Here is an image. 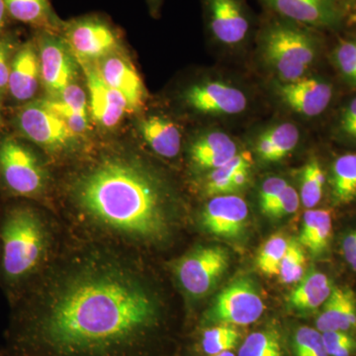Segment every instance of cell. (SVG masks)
<instances>
[{"instance_id":"6da1fadb","label":"cell","mask_w":356,"mask_h":356,"mask_svg":"<svg viewBox=\"0 0 356 356\" xmlns=\"http://www.w3.org/2000/svg\"><path fill=\"white\" fill-rule=\"evenodd\" d=\"M158 304L137 280L117 271L86 273L30 322V334L60 356H122L159 324Z\"/></svg>"},{"instance_id":"7a4b0ae2","label":"cell","mask_w":356,"mask_h":356,"mask_svg":"<svg viewBox=\"0 0 356 356\" xmlns=\"http://www.w3.org/2000/svg\"><path fill=\"white\" fill-rule=\"evenodd\" d=\"M76 193L84 209L111 228L143 238H158L165 231L163 192L139 166L103 163L79 180Z\"/></svg>"},{"instance_id":"3957f363","label":"cell","mask_w":356,"mask_h":356,"mask_svg":"<svg viewBox=\"0 0 356 356\" xmlns=\"http://www.w3.org/2000/svg\"><path fill=\"white\" fill-rule=\"evenodd\" d=\"M46 229L36 210L18 204L0 221V275L6 287L17 289L38 269L46 250Z\"/></svg>"},{"instance_id":"277c9868","label":"cell","mask_w":356,"mask_h":356,"mask_svg":"<svg viewBox=\"0 0 356 356\" xmlns=\"http://www.w3.org/2000/svg\"><path fill=\"white\" fill-rule=\"evenodd\" d=\"M304 27L271 15L259 31V46L266 65L283 83L304 77L315 60L317 38Z\"/></svg>"},{"instance_id":"5b68a950","label":"cell","mask_w":356,"mask_h":356,"mask_svg":"<svg viewBox=\"0 0 356 356\" xmlns=\"http://www.w3.org/2000/svg\"><path fill=\"white\" fill-rule=\"evenodd\" d=\"M0 180L14 195L36 197L44 191L46 173L29 147L6 138L0 142Z\"/></svg>"},{"instance_id":"8992f818","label":"cell","mask_w":356,"mask_h":356,"mask_svg":"<svg viewBox=\"0 0 356 356\" xmlns=\"http://www.w3.org/2000/svg\"><path fill=\"white\" fill-rule=\"evenodd\" d=\"M266 310L264 300L252 280H234L219 295L206 314L211 325L245 327L259 321Z\"/></svg>"},{"instance_id":"52a82bcc","label":"cell","mask_w":356,"mask_h":356,"mask_svg":"<svg viewBox=\"0 0 356 356\" xmlns=\"http://www.w3.org/2000/svg\"><path fill=\"white\" fill-rule=\"evenodd\" d=\"M65 41L77 63H95L120 51L118 33L96 16L79 18L63 26Z\"/></svg>"},{"instance_id":"ba28073f","label":"cell","mask_w":356,"mask_h":356,"mask_svg":"<svg viewBox=\"0 0 356 356\" xmlns=\"http://www.w3.org/2000/svg\"><path fill=\"white\" fill-rule=\"evenodd\" d=\"M229 264V254L225 248H196L178 262L177 278L191 296L203 297L214 289L228 270Z\"/></svg>"},{"instance_id":"9c48e42d","label":"cell","mask_w":356,"mask_h":356,"mask_svg":"<svg viewBox=\"0 0 356 356\" xmlns=\"http://www.w3.org/2000/svg\"><path fill=\"white\" fill-rule=\"evenodd\" d=\"M17 126L27 139L44 149H63L76 138L64 119L44 99L24 105L17 115Z\"/></svg>"},{"instance_id":"30bf717a","label":"cell","mask_w":356,"mask_h":356,"mask_svg":"<svg viewBox=\"0 0 356 356\" xmlns=\"http://www.w3.org/2000/svg\"><path fill=\"white\" fill-rule=\"evenodd\" d=\"M211 36L224 46H238L252 31V17L245 0H203Z\"/></svg>"},{"instance_id":"8fae6325","label":"cell","mask_w":356,"mask_h":356,"mask_svg":"<svg viewBox=\"0 0 356 356\" xmlns=\"http://www.w3.org/2000/svg\"><path fill=\"white\" fill-rule=\"evenodd\" d=\"M41 81L51 98L58 97L76 76L77 60L65 39L44 32L38 42Z\"/></svg>"},{"instance_id":"7c38bea8","label":"cell","mask_w":356,"mask_h":356,"mask_svg":"<svg viewBox=\"0 0 356 356\" xmlns=\"http://www.w3.org/2000/svg\"><path fill=\"white\" fill-rule=\"evenodd\" d=\"M270 15L308 28H334L343 10L336 0H259Z\"/></svg>"},{"instance_id":"4fadbf2b","label":"cell","mask_w":356,"mask_h":356,"mask_svg":"<svg viewBox=\"0 0 356 356\" xmlns=\"http://www.w3.org/2000/svg\"><path fill=\"white\" fill-rule=\"evenodd\" d=\"M86 74L91 115L100 126L113 128L126 112L131 111L127 100L105 83L95 63H79Z\"/></svg>"},{"instance_id":"5bb4252c","label":"cell","mask_w":356,"mask_h":356,"mask_svg":"<svg viewBox=\"0 0 356 356\" xmlns=\"http://www.w3.org/2000/svg\"><path fill=\"white\" fill-rule=\"evenodd\" d=\"M185 100L192 108L205 114H240L248 106L245 93L222 81L196 84L185 92Z\"/></svg>"},{"instance_id":"9a60e30c","label":"cell","mask_w":356,"mask_h":356,"mask_svg":"<svg viewBox=\"0 0 356 356\" xmlns=\"http://www.w3.org/2000/svg\"><path fill=\"white\" fill-rule=\"evenodd\" d=\"M248 219V204L236 195L215 196L204 208V227L213 235L236 238L245 231Z\"/></svg>"},{"instance_id":"2e32d148","label":"cell","mask_w":356,"mask_h":356,"mask_svg":"<svg viewBox=\"0 0 356 356\" xmlns=\"http://www.w3.org/2000/svg\"><path fill=\"white\" fill-rule=\"evenodd\" d=\"M118 53L95 62L96 67L105 83L127 100L131 111H136L145 102L144 83L133 65Z\"/></svg>"},{"instance_id":"e0dca14e","label":"cell","mask_w":356,"mask_h":356,"mask_svg":"<svg viewBox=\"0 0 356 356\" xmlns=\"http://www.w3.org/2000/svg\"><path fill=\"white\" fill-rule=\"evenodd\" d=\"M278 95L289 108L297 113L313 117L327 109L331 102V86L324 81L302 77L278 86Z\"/></svg>"},{"instance_id":"ac0fdd59","label":"cell","mask_w":356,"mask_h":356,"mask_svg":"<svg viewBox=\"0 0 356 356\" xmlns=\"http://www.w3.org/2000/svg\"><path fill=\"white\" fill-rule=\"evenodd\" d=\"M40 81L39 50L36 44L29 42L16 53L11 62L7 88L17 102H30L38 90Z\"/></svg>"},{"instance_id":"d6986e66","label":"cell","mask_w":356,"mask_h":356,"mask_svg":"<svg viewBox=\"0 0 356 356\" xmlns=\"http://www.w3.org/2000/svg\"><path fill=\"white\" fill-rule=\"evenodd\" d=\"M321 332H346L356 334V294L348 287L334 286L316 318Z\"/></svg>"},{"instance_id":"ffe728a7","label":"cell","mask_w":356,"mask_h":356,"mask_svg":"<svg viewBox=\"0 0 356 356\" xmlns=\"http://www.w3.org/2000/svg\"><path fill=\"white\" fill-rule=\"evenodd\" d=\"M238 147L229 136L211 132L201 136L191 147V159L196 165L206 170H216L236 156Z\"/></svg>"},{"instance_id":"44dd1931","label":"cell","mask_w":356,"mask_h":356,"mask_svg":"<svg viewBox=\"0 0 356 356\" xmlns=\"http://www.w3.org/2000/svg\"><path fill=\"white\" fill-rule=\"evenodd\" d=\"M334 285L327 274L313 270L304 276L289 295L293 310L309 314L322 308Z\"/></svg>"},{"instance_id":"7402d4cb","label":"cell","mask_w":356,"mask_h":356,"mask_svg":"<svg viewBox=\"0 0 356 356\" xmlns=\"http://www.w3.org/2000/svg\"><path fill=\"white\" fill-rule=\"evenodd\" d=\"M299 139V130L294 124H278L259 136L255 149L262 161L274 163L292 153Z\"/></svg>"},{"instance_id":"603a6c76","label":"cell","mask_w":356,"mask_h":356,"mask_svg":"<svg viewBox=\"0 0 356 356\" xmlns=\"http://www.w3.org/2000/svg\"><path fill=\"white\" fill-rule=\"evenodd\" d=\"M332 234V220L329 210L306 211L298 241L302 247L313 257H321L329 250Z\"/></svg>"},{"instance_id":"cb8c5ba5","label":"cell","mask_w":356,"mask_h":356,"mask_svg":"<svg viewBox=\"0 0 356 356\" xmlns=\"http://www.w3.org/2000/svg\"><path fill=\"white\" fill-rule=\"evenodd\" d=\"M140 130L154 153L168 159L175 158L179 153L181 135L173 122L163 117H149L140 124Z\"/></svg>"},{"instance_id":"d4e9b609","label":"cell","mask_w":356,"mask_h":356,"mask_svg":"<svg viewBox=\"0 0 356 356\" xmlns=\"http://www.w3.org/2000/svg\"><path fill=\"white\" fill-rule=\"evenodd\" d=\"M6 11L14 19L26 24L38 26L46 31L63 28L51 9L49 0H3Z\"/></svg>"},{"instance_id":"484cf974","label":"cell","mask_w":356,"mask_h":356,"mask_svg":"<svg viewBox=\"0 0 356 356\" xmlns=\"http://www.w3.org/2000/svg\"><path fill=\"white\" fill-rule=\"evenodd\" d=\"M330 184L337 205H348L356 200V154H343L334 161Z\"/></svg>"},{"instance_id":"4316f807","label":"cell","mask_w":356,"mask_h":356,"mask_svg":"<svg viewBox=\"0 0 356 356\" xmlns=\"http://www.w3.org/2000/svg\"><path fill=\"white\" fill-rule=\"evenodd\" d=\"M252 165V154L248 152L238 154L226 165L213 170L206 178V194L212 197L226 195L234 191L232 178L240 170L250 168Z\"/></svg>"},{"instance_id":"83f0119b","label":"cell","mask_w":356,"mask_h":356,"mask_svg":"<svg viewBox=\"0 0 356 356\" xmlns=\"http://www.w3.org/2000/svg\"><path fill=\"white\" fill-rule=\"evenodd\" d=\"M238 356H286V353L280 332L273 327H266L243 339Z\"/></svg>"},{"instance_id":"f1b7e54d","label":"cell","mask_w":356,"mask_h":356,"mask_svg":"<svg viewBox=\"0 0 356 356\" xmlns=\"http://www.w3.org/2000/svg\"><path fill=\"white\" fill-rule=\"evenodd\" d=\"M242 341L238 327L229 325H213L203 332L201 350L206 355H214L225 351H233Z\"/></svg>"},{"instance_id":"f546056e","label":"cell","mask_w":356,"mask_h":356,"mask_svg":"<svg viewBox=\"0 0 356 356\" xmlns=\"http://www.w3.org/2000/svg\"><path fill=\"white\" fill-rule=\"evenodd\" d=\"M288 238L280 234L271 236L259 248L257 266L264 275L273 277L280 274V264L286 254Z\"/></svg>"},{"instance_id":"4dcf8cb0","label":"cell","mask_w":356,"mask_h":356,"mask_svg":"<svg viewBox=\"0 0 356 356\" xmlns=\"http://www.w3.org/2000/svg\"><path fill=\"white\" fill-rule=\"evenodd\" d=\"M325 175L317 159H312L302 172L301 199L307 209L315 207L323 196Z\"/></svg>"},{"instance_id":"1f68e13d","label":"cell","mask_w":356,"mask_h":356,"mask_svg":"<svg viewBox=\"0 0 356 356\" xmlns=\"http://www.w3.org/2000/svg\"><path fill=\"white\" fill-rule=\"evenodd\" d=\"M305 248L296 240L288 241L286 254L281 261L278 277L281 283L291 284L299 282L305 276Z\"/></svg>"},{"instance_id":"d6a6232c","label":"cell","mask_w":356,"mask_h":356,"mask_svg":"<svg viewBox=\"0 0 356 356\" xmlns=\"http://www.w3.org/2000/svg\"><path fill=\"white\" fill-rule=\"evenodd\" d=\"M292 350L294 356H329L325 350L322 332L316 327H297L293 332Z\"/></svg>"},{"instance_id":"836d02e7","label":"cell","mask_w":356,"mask_h":356,"mask_svg":"<svg viewBox=\"0 0 356 356\" xmlns=\"http://www.w3.org/2000/svg\"><path fill=\"white\" fill-rule=\"evenodd\" d=\"M334 62L343 76L356 86V38L339 42L334 50Z\"/></svg>"},{"instance_id":"e575fe53","label":"cell","mask_w":356,"mask_h":356,"mask_svg":"<svg viewBox=\"0 0 356 356\" xmlns=\"http://www.w3.org/2000/svg\"><path fill=\"white\" fill-rule=\"evenodd\" d=\"M329 356H356V334L346 332H322Z\"/></svg>"},{"instance_id":"d590c367","label":"cell","mask_w":356,"mask_h":356,"mask_svg":"<svg viewBox=\"0 0 356 356\" xmlns=\"http://www.w3.org/2000/svg\"><path fill=\"white\" fill-rule=\"evenodd\" d=\"M44 102L54 112H56L58 116L64 119L70 131L74 135L83 134L88 130L89 127L88 115L79 113L76 110L70 108L67 105L60 102V100L56 99V98H44Z\"/></svg>"},{"instance_id":"8d00e7d4","label":"cell","mask_w":356,"mask_h":356,"mask_svg":"<svg viewBox=\"0 0 356 356\" xmlns=\"http://www.w3.org/2000/svg\"><path fill=\"white\" fill-rule=\"evenodd\" d=\"M300 197L294 187L288 185L281 193L275 203L269 208L267 216L271 218H282L296 212L299 208Z\"/></svg>"},{"instance_id":"74e56055","label":"cell","mask_w":356,"mask_h":356,"mask_svg":"<svg viewBox=\"0 0 356 356\" xmlns=\"http://www.w3.org/2000/svg\"><path fill=\"white\" fill-rule=\"evenodd\" d=\"M286 180L280 177H269L261 185L259 202L262 213L266 215L269 208L275 203L284 189L288 186Z\"/></svg>"},{"instance_id":"f35d334b","label":"cell","mask_w":356,"mask_h":356,"mask_svg":"<svg viewBox=\"0 0 356 356\" xmlns=\"http://www.w3.org/2000/svg\"><path fill=\"white\" fill-rule=\"evenodd\" d=\"M56 99L67 105L79 113L88 115V99L86 93L83 88L76 84L72 83L60 93Z\"/></svg>"},{"instance_id":"ab89813d","label":"cell","mask_w":356,"mask_h":356,"mask_svg":"<svg viewBox=\"0 0 356 356\" xmlns=\"http://www.w3.org/2000/svg\"><path fill=\"white\" fill-rule=\"evenodd\" d=\"M11 46L6 40H0V92L6 90L8 86L9 72H10Z\"/></svg>"},{"instance_id":"60d3db41","label":"cell","mask_w":356,"mask_h":356,"mask_svg":"<svg viewBox=\"0 0 356 356\" xmlns=\"http://www.w3.org/2000/svg\"><path fill=\"white\" fill-rule=\"evenodd\" d=\"M341 254L346 264L356 273V228L344 235L341 241Z\"/></svg>"},{"instance_id":"b9f144b4","label":"cell","mask_w":356,"mask_h":356,"mask_svg":"<svg viewBox=\"0 0 356 356\" xmlns=\"http://www.w3.org/2000/svg\"><path fill=\"white\" fill-rule=\"evenodd\" d=\"M341 129L346 136L356 140V98L344 109Z\"/></svg>"},{"instance_id":"7bdbcfd3","label":"cell","mask_w":356,"mask_h":356,"mask_svg":"<svg viewBox=\"0 0 356 356\" xmlns=\"http://www.w3.org/2000/svg\"><path fill=\"white\" fill-rule=\"evenodd\" d=\"M250 168H245V170H240L234 175L232 178V184H233L234 191L236 189L241 188L243 185L247 184L248 175H250Z\"/></svg>"},{"instance_id":"ee69618b","label":"cell","mask_w":356,"mask_h":356,"mask_svg":"<svg viewBox=\"0 0 356 356\" xmlns=\"http://www.w3.org/2000/svg\"><path fill=\"white\" fill-rule=\"evenodd\" d=\"M163 0H147V4H149V11L153 15H158L159 13V9H161V4H163Z\"/></svg>"},{"instance_id":"f6af8a7d","label":"cell","mask_w":356,"mask_h":356,"mask_svg":"<svg viewBox=\"0 0 356 356\" xmlns=\"http://www.w3.org/2000/svg\"><path fill=\"white\" fill-rule=\"evenodd\" d=\"M343 10L356 8V0H336Z\"/></svg>"},{"instance_id":"bcb514c9","label":"cell","mask_w":356,"mask_h":356,"mask_svg":"<svg viewBox=\"0 0 356 356\" xmlns=\"http://www.w3.org/2000/svg\"><path fill=\"white\" fill-rule=\"evenodd\" d=\"M6 4H4L3 0H0V30L3 27L4 22H6Z\"/></svg>"},{"instance_id":"7dc6e473","label":"cell","mask_w":356,"mask_h":356,"mask_svg":"<svg viewBox=\"0 0 356 356\" xmlns=\"http://www.w3.org/2000/svg\"><path fill=\"white\" fill-rule=\"evenodd\" d=\"M209 356H236L233 351H225V353H218V355Z\"/></svg>"},{"instance_id":"c3c4849f","label":"cell","mask_w":356,"mask_h":356,"mask_svg":"<svg viewBox=\"0 0 356 356\" xmlns=\"http://www.w3.org/2000/svg\"><path fill=\"white\" fill-rule=\"evenodd\" d=\"M0 252H1V238H0Z\"/></svg>"}]
</instances>
